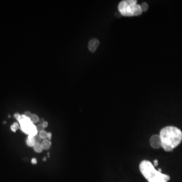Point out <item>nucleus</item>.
I'll return each instance as SVG.
<instances>
[{"mask_svg": "<svg viewBox=\"0 0 182 182\" xmlns=\"http://www.w3.org/2000/svg\"><path fill=\"white\" fill-rule=\"evenodd\" d=\"M162 148L167 152L172 151L182 141V131L175 126H167L160 131Z\"/></svg>", "mask_w": 182, "mask_h": 182, "instance_id": "f257e3e1", "label": "nucleus"}, {"mask_svg": "<svg viewBox=\"0 0 182 182\" xmlns=\"http://www.w3.org/2000/svg\"><path fill=\"white\" fill-rule=\"evenodd\" d=\"M139 168L142 176L148 182H168L170 180L169 176L159 172L149 160H142Z\"/></svg>", "mask_w": 182, "mask_h": 182, "instance_id": "f03ea898", "label": "nucleus"}, {"mask_svg": "<svg viewBox=\"0 0 182 182\" xmlns=\"http://www.w3.org/2000/svg\"><path fill=\"white\" fill-rule=\"evenodd\" d=\"M118 10L121 15L124 16H138L143 12L135 0L121 1L118 5Z\"/></svg>", "mask_w": 182, "mask_h": 182, "instance_id": "7ed1b4c3", "label": "nucleus"}, {"mask_svg": "<svg viewBox=\"0 0 182 182\" xmlns=\"http://www.w3.org/2000/svg\"><path fill=\"white\" fill-rule=\"evenodd\" d=\"M150 144H151V147L155 149L162 148L161 140H160V135L156 134L152 135L151 139H150Z\"/></svg>", "mask_w": 182, "mask_h": 182, "instance_id": "20e7f679", "label": "nucleus"}, {"mask_svg": "<svg viewBox=\"0 0 182 182\" xmlns=\"http://www.w3.org/2000/svg\"><path fill=\"white\" fill-rule=\"evenodd\" d=\"M99 46V41L97 38H92L88 42V47L89 51L92 53L96 51Z\"/></svg>", "mask_w": 182, "mask_h": 182, "instance_id": "39448f33", "label": "nucleus"}, {"mask_svg": "<svg viewBox=\"0 0 182 182\" xmlns=\"http://www.w3.org/2000/svg\"><path fill=\"white\" fill-rule=\"evenodd\" d=\"M42 148L45 150H48L51 146V142L48 139H45V140H43L41 143Z\"/></svg>", "mask_w": 182, "mask_h": 182, "instance_id": "423d86ee", "label": "nucleus"}, {"mask_svg": "<svg viewBox=\"0 0 182 182\" xmlns=\"http://www.w3.org/2000/svg\"><path fill=\"white\" fill-rule=\"evenodd\" d=\"M34 137L33 136H30V135H28V137L26 142V144L28 146H30V147H33V146H34V144H36V143H35Z\"/></svg>", "mask_w": 182, "mask_h": 182, "instance_id": "0eeeda50", "label": "nucleus"}, {"mask_svg": "<svg viewBox=\"0 0 182 182\" xmlns=\"http://www.w3.org/2000/svg\"><path fill=\"white\" fill-rule=\"evenodd\" d=\"M33 148H34V151L37 152H41L42 151V150H43V148H42L41 143L35 144L34 146H33Z\"/></svg>", "mask_w": 182, "mask_h": 182, "instance_id": "6e6552de", "label": "nucleus"}, {"mask_svg": "<svg viewBox=\"0 0 182 182\" xmlns=\"http://www.w3.org/2000/svg\"><path fill=\"white\" fill-rule=\"evenodd\" d=\"M30 120L32 121V123H33V124L37 123L38 122H39V121H40V119H39V118H38V115H36V114H33V115H32Z\"/></svg>", "mask_w": 182, "mask_h": 182, "instance_id": "1a4fd4ad", "label": "nucleus"}, {"mask_svg": "<svg viewBox=\"0 0 182 182\" xmlns=\"http://www.w3.org/2000/svg\"><path fill=\"white\" fill-rule=\"evenodd\" d=\"M47 131L45 130L39 132V136L41 138V140H45V139H47Z\"/></svg>", "mask_w": 182, "mask_h": 182, "instance_id": "9d476101", "label": "nucleus"}, {"mask_svg": "<svg viewBox=\"0 0 182 182\" xmlns=\"http://www.w3.org/2000/svg\"><path fill=\"white\" fill-rule=\"evenodd\" d=\"M140 7H141V9L142 10V12H146L147 11L148 9V5L147 3L146 2H143L142 3V4L140 5Z\"/></svg>", "mask_w": 182, "mask_h": 182, "instance_id": "9b49d317", "label": "nucleus"}, {"mask_svg": "<svg viewBox=\"0 0 182 182\" xmlns=\"http://www.w3.org/2000/svg\"><path fill=\"white\" fill-rule=\"evenodd\" d=\"M20 125L18 123H13L12 125V126H11V130L13 131H14V132H15V131L18 130V129H19L20 128Z\"/></svg>", "mask_w": 182, "mask_h": 182, "instance_id": "f8f14e48", "label": "nucleus"}, {"mask_svg": "<svg viewBox=\"0 0 182 182\" xmlns=\"http://www.w3.org/2000/svg\"><path fill=\"white\" fill-rule=\"evenodd\" d=\"M36 127H37V130L38 131V132H41V131L44 130V127H43V126H42V123L38 124V126Z\"/></svg>", "mask_w": 182, "mask_h": 182, "instance_id": "ddd939ff", "label": "nucleus"}, {"mask_svg": "<svg viewBox=\"0 0 182 182\" xmlns=\"http://www.w3.org/2000/svg\"><path fill=\"white\" fill-rule=\"evenodd\" d=\"M34 141H35V143H40V140H41V138H40V136H39V135H35V136L34 137Z\"/></svg>", "mask_w": 182, "mask_h": 182, "instance_id": "4468645a", "label": "nucleus"}, {"mask_svg": "<svg viewBox=\"0 0 182 182\" xmlns=\"http://www.w3.org/2000/svg\"><path fill=\"white\" fill-rule=\"evenodd\" d=\"M24 115L25 116H26V117H28V118H29V119H30V118H31V117H32V114H31V113L29 112V111L25 112Z\"/></svg>", "mask_w": 182, "mask_h": 182, "instance_id": "2eb2a0df", "label": "nucleus"}, {"mask_svg": "<svg viewBox=\"0 0 182 182\" xmlns=\"http://www.w3.org/2000/svg\"><path fill=\"white\" fill-rule=\"evenodd\" d=\"M153 165H154V167H157L158 166V165H159V162H158V160H155L154 161H153Z\"/></svg>", "mask_w": 182, "mask_h": 182, "instance_id": "dca6fc26", "label": "nucleus"}, {"mask_svg": "<svg viewBox=\"0 0 182 182\" xmlns=\"http://www.w3.org/2000/svg\"><path fill=\"white\" fill-rule=\"evenodd\" d=\"M31 163H33V164H34V165H35V164H37V160L36 159H34V158L32 159V160H31Z\"/></svg>", "mask_w": 182, "mask_h": 182, "instance_id": "f3484780", "label": "nucleus"}, {"mask_svg": "<svg viewBox=\"0 0 182 182\" xmlns=\"http://www.w3.org/2000/svg\"><path fill=\"white\" fill-rule=\"evenodd\" d=\"M42 126H43L44 128L47 127L48 126V122H47V121H43V122L42 123Z\"/></svg>", "mask_w": 182, "mask_h": 182, "instance_id": "a211bd4d", "label": "nucleus"}, {"mask_svg": "<svg viewBox=\"0 0 182 182\" xmlns=\"http://www.w3.org/2000/svg\"><path fill=\"white\" fill-rule=\"evenodd\" d=\"M51 136H52V134H51V133H50V132H48L47 133V139L48 140H51Z\"/></svg>", "mask_w": 182, "mask_h": 182, "instance_id": "6ab92c4d", "label": "nucleus"}, {"mask_svg": "<svg viewBox=\"0 0 182 182\" xmlns=\"http://www.w3.org/2000/svg\"><path fill=\"white\" fill-rule=\"evenodd\" d=\"M20 115H19L18 113H16V114H14V117H15L16 119H18V117H20Z\"/></svg>", "mask_w": 182, "mask_h": 182, "instance_id": "aec40b11", "label": "nucleus"}, {"mask_svg": "<svg viewBox=\"0 0 182 182\" xmlns=\"http://www.w3.org/2000/svg\"><path fill=\"white\" fill-rule=\"evenodd\" d=\"M43 160H44V161H45V160H46V158L45 157L43 159Z\"/></svg>", "mask_w": 182, "mask_h": 182, "instance_id": "412c9836", "label": "nucleus"}]
</instances>
